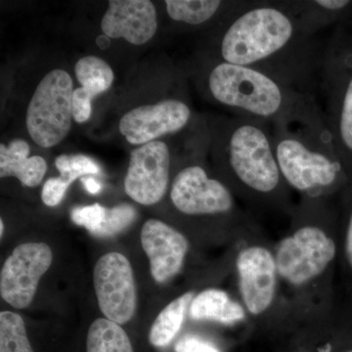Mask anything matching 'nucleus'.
<instances>
[{
    "mask_svg": "<svg viewBox=\"0 0 352 352\" xmlns=\"http://www.w3.org/2000/svg\"><path fill=\"white\" fill-rule=\"evenodd\" d=\"M324 50L325 44L303 31L284 1H248L215 29L204 54L312 94Z\"/></svg>",
    "mask_w": 352,
    "mask_h": 352,
    "instance_id": "obj_1",
    "label": "nucleus"
},
{
    "mask_svg": "<svg viewBox=\"0 0 352 352\" xmlns=\"http://www.w3.org/2000/svg\"><path fill=\"white\" fill-rule=\"evenodd\" d=\"M273 249L298 331L319 327L331 318V277L340 251L330 199L300 198Z\"/></svg>",
    "mask_w": 352,
    "mask_h": 352,
    "instance_id": "obj_2",
    "label": "nucleus"
},
{
    "mask_svg": "<svg viewBox=\"0 0 352 352\" xmlns=\"http://www.w3.org/2000/svg\"><path fill=\"white\" fill-rule=\"evenodd\" d=\"M206 122L214 173L234 195L252 207L291 217L296 204L277 163L272 126L240 116Z\"/></svg>",
    "mask_w": 352,
    "mask_h": 352,
    "instance_id": "obj_3",
    "label": "nucleus"
},
{
    "mask_svg": "<svg viewBox=\"0 0 352 352\" xmlns=\"http://www.w3.org/2000/svg\"><path fill=\"white\" fill-rule=\"evenodd\" d=\"M208 144L206 129L180 157L168 190V201L187 236L191 231L201 242L230 248L261 228L240 208L231 189L208 168Z\"/></svg>",
    "mask_w": 352,
    "mask_h": 352,
    "instance_id": "obj_4",
    "label": "nucleus"
},
{
    "mask_svg": "<svg viewBox=\"0 0 352 352\" xmlns=\"http://www.w3.org/2000/svg\"><path fill=\"white\" fill-rule=\"evenodd\" d=\"M196 82L201 91L236 116L277 124L327 122L314 94L300 91L258 69L201 55Z\"/></svg>",
    "mask_w": 352,
    "mask_h": 352,
    "instance_id": "obj_5",
    "label": "nucleus"
},
{
    "mask_svg": "<svg viewBox=\"0 0 352 352\" xmlns=\"http://www.w3.org/2000/svg\"><path fill=\"white\" fill-rule=\"evenodd\" d=\"M272 138L284 180L300 198L331 199L351 186L327 122L274 124Z\"/></svg>",
    "mask_w": 352,
    "mask_h": 352,
    "instance_id": "obj_6",
    "label": "nucleus"
},
{
    "mask_svg": "<svg viewBox=\"0 0 352 352\" xmlns=\"http://www.w3.org/2000/svg\"><path fill=\"white\" fill-rule=\"evenodd\" d=\"M273 243L261 229L229 248L234 293L244 307L252 328L298 331L285 298Z\"/></svg>",
    "mask_w": 352,
    "mask_h": 352,
    "instance_id": "obj_7",
    "label": "nucleus"
},
{
    "mask_svg": "<svg viewBox=\"0 0 352 352\" xmlns=\"http://www.w3.org/2000/svg\"><path fill=\"white\" fill-rule=\"evenodd\" d=\"M320 76L329 129L352 186V32L346 25L335 27L325 43Z\"/></svg>",
    "mask_w": 352,
    "mask_h": 352,
    "instance_id": "obj_8",
    "label": "nucleus"
},
{
    "mask_svg": "<svg viewBox=\"0 0 352 352\" xmlns=\"http://www.w3.org/2000/svg\"><path fill=\"white\" fill-rule=\"evenodd\" d=\"M74 82L69 73L53 69L41 78L25 113V127L39 147H54L68 136L74 122Z\"/></svg>",
    "mask_w": 352,
    "mask_h": 352,
    "instance_id": "obj_9",
    "label": "nucleus"
},
{
    "mask_svg": "<svg viewBox=\"0 0 352 352\" xmlns=\"http://www.w3.org/2000/svg\"><path fill=\"white\" fill-rule=\"evenodd\" d=\"M193 120L188 101L175 95L127 111L120 118L119 131L129 144L138 147L180 133L193 124Z\"/></svg>",
    "mask_w": 352,
    "mask_h": 352,
    "instance_id": "obj_10",
    "label": "nucleus"
},
{
    "mask_svg": "<svg viewBox=\"0 0 352 352\" xmlns=\"http://www.w3.org/2000/svg\"><path fill=\"white\" fill-rule=\"evenodd\" d=\"M173 173V152L166 141L138 146L129 157L124 191L140 205H156L168 195Z\"/></svg>",
    "mask_w": 352,
    "mask_h": 352,
    "instance_id": "obj_11",
    "label": "nucleus"
},
{
    "mask_svg": "<svg viewBox=\"0 0 352 352\" xmlns=\"http://www.w3.org/2000/svg\"><path fill=\"white\" fill-rule=\"evenodd\" d=\"M94 286L98 307L105 318L124 325L138 307L135 278L131 261L120 252H111L97 261Z\"/></svg>",
    "mask_w": 352,
    "mask_h": 352,
    "instance_id": "obj_12",
    "label": "nucleus"
},
{
    "mask_svg": "<svg viewBox=\"0 0 352 352\" xmlns=\"http://www.w3.org/2000/svg\"><path fill=\"white\" fill-rule=\"evenodd\" d=\"M52 261V250L46 243L27 242L17 245L0 272L2 300L16 309L29 307Z\"/></svg>",
    "mask_w": 352,
    "mask_h": 352,
    "instance_id": "obj_13",
    "label": "nucleus"
},
{
    "mask_svg": "<svg viewBox=\"0 0 352 352\" xmlns=\"http://www.w3.org/2000/svg\"><path fill=\"white\" fill-rule=\"evenodd\" d=\"M140 240L156 283H170L184 271L192 240L182 229L164 220L148 219L141 229Z\"/></svg>",
    "mask_w": 352,
    "mask_h": 352,
    "instance_id": "obj_14",
    "label": "nucleus"
},
{
    "mask_svg": "<svg viewBox=\"0 0 352 352\" xmlns=\"http://www.w3.org/2000/svg\"><path fill=\"white\" fill-rule=\"evenodd\" d=\"M159 22L156 6L150 0H110L101 21L108 38H122L143 45L156 36Z\"/></svg>",
    "mask_w": 352,
    "mask_h": 352,
    "instance_id": "obj_15",
    "label": "nucleus"
},
{
    "mask_svg": "<svg viewBox=\"0 0 352 352\" xmlns=\"http://www.w3.org/2000/svg\"><path fill=\"white\" fill-rule=\"evenodd\" d=\"M188 316L193 321L212 322L224 328L254 329L235 293L219 287H208L197 292Z\"/></svg>",
    "mask_w": 352,
    "mask_h": 352,
    "instance_id": "obj_16",
    "label": "nucleus"
},
{
    "mask_svg": "<svg viewBox=\"0 0 352 352\" xmlns=\"http://www.w3.org/2000/svg\"><path fill=\"white\" fill-rule=\"evenodd\" d=\"M75 74L80 87L74 90V120L83 124L91 117L92 101L95 97L112 87L115 74L105 60L92 55L80 58L76 62Z\"/></svg>",
    "mask_w": 352,
    "mask_h": 352,
    "instance_id": "obj_17",
    "label": "nucleus"
},
{
    "mask_svg": "<svg viewBox=\"0 0 352 352\" xmlns=\"http://www.w3.org/2000/svg\"><path fill=\"white\" fill-rule=\"evenodd\" d=\"M284 4L310 36L330 25L352 27L351 0H289Z\"/></svg>",
    "mask_w": 352,
    "mask_h": 352,
    "instance_id": "obj_18",
    "label": "nucleus"
},
{
    "mask_svg": "<svg viewBox=\"0 0 352 352\" xmlns=\"http://www.w3.org/2000/svg\"><path fill=\"white\" fill-rule=\"evenodd\" d=\"M248 1L220 0H166V14L176 24L190 29H198L215 23L221 25Z\"/></svg>",
    "mask_w": 352,
    "mask_h": 352,
    "instance_id": "obj_19",
    "label": "nucleus"
},
{
    "mask_svg": "<svg viewBox=\"0 0 352 352\" xmlns=\"http://www.w3.org/2000/svg\"><path fill=\"white\" fill-rule=\"evenodd\" d=\"M29 143L13 139L8 145L0 144V177H16L24 186L36 187L43 182L47 164L41 156L30 157Z\"/></svg>",
    "mask_w": 352,
    "mask_h": 352,
    "instance_id": "obj_20",
    "label": "nucleus"
},
{
    "mask_svg": "<svg viewBox=\"0 0 352 352\" xmlns=\"http://www.w3.org/2000/svg\"><path fill=\"white\" fill-rule=\"evenodd\" d=\"M196 294V289H187L162 309L150 330L149 340L152 346L166 347L173 342L184 325Z\"/></svg>",
    "mask_w": 352,
    "mask_h": 352,
    "instance_id": "obj_21",
    "label": "nucleus"
},
{
    "mask_svg": "<svg viewBox=\"0 0 352 352\" xmlns=\"http://www.w3.org/2000/svg\"><path fill=\"white\" fill-rule=\"evenodd\" d=\"M87 352H134L131 340L122 325L98 318L88 328Z\"/></svg>",
    "mask_w": 352,
    "mask_h": 352,
    "instance_id": "obj_22",
    "label": "nucleus"
},
{
    "mask_svg": "<svg viewBox=\"0 0 352 352\" xmlns=\"http://www.w3.org/2000/svg\"><path fill=\"white\" fill-rule=\"evenodd\" d=\"M0 352H34L24 319L16 312H0Z\"/></svg>",
    "mask_w": 352,
    "mask_h": 352,
    "instance_id": "obj_23",
    "label": "nucleus"
},
{
    "mask_svg": "<svg viewBox=\"0 0 352 352\" xmlns=\"http://www.w3.org/2000/svg\"><path fill=\"white\" fill-rule=\"evenodd\" d=\"M55 166L59 171L62 182L71 186L78 178L99 175L100 166L91 157L85 155H60L55 160Z\"/></svg>",
    "mask_w": 352,
    "mask_h": 352,
    "instance_id": "obj_24",
    "label": "nucleus"
},
{
    "mask_svg": "<svg viewBox=\"0 0 352 352\" xmlns=\"http://www.w3.org/2000/svg\"><path fill=\"white\" fill-rule=\"evenodd\" d=\"M135 215V210L129 205L107 208L105 221L96 235L111 236L120 232L133 221Z\"/></svg>",
    "mask_w": 352,
    "mask_h": 352,
    "instance_id": "obj_25",
    "label": "nucleus"
},
{
    "mask_svg": "<svg viewBox=\"0 0 352 352\" xmlns=\"http://www.w3.org/2000/svg\"><path fill=\"white\" fill-rule=\"evenodd\" d=\"M107 208L99 204L74 208L72 219L78 226L85 227L90 232L96 234L100 230L106 219Z\"/></svg>",
    "mask_w": 352,
    "mask_h": 352,
    "instance_id": "obj_26",
    "label": "nucleus"
},
{
    "mask_svg": "<svg viewBox=\"0 0 352 352\" xmlns=\"http://www.w3.org/2000/svg\"><path fill=\"white\" fill-rule=\"evenodd\" d=\"M175 352H222L217 344L196 333L183 336L175 344Z\"/></svg>",
    "mask_w": 352,
    "mask_h": 352,
    "instance_id": "obj_27",
    "label": "nucleus"
},
{
    "mask_svg": "<svg viewBox=\"0 0 352 352\" xmlns=\"http://www.w3.org/2000/svg\"><path fill=\"white\" fill-rule=\"evenodd\" d=\"M69 186L60 177H51L43 184L41 200L47 207H56L66 195Z\"/></svg>",
    "mask_w": 352,
    "mask_h": 352,
    "instance_id": "obj_28",
    "label": "nucleus"
},
{
    "mask_svg": "<svg viewBox=\"0 0 352 352\" xmlns=\"http://www.w3.org/2000/svg\"><path fill=\"white\" fill-rule=\"evenodd\" d=\"M346 192L351 193V198H349V205L347 207L344 232H342V249L344 261L352 272V187H349Z\"/></svg>",
    "mask_w": 352,
    "mask_h": 352,
    "instance_id": "obj_29",
    "label": "nucleus"
},
{
    "mask_svg": "<svg viewBox=\"0 0 352 352\" xmlns=\"http://www.w3.org/2000/svg\"><path fill=\"white\" fill-rule=\"evenodd\" d=\"M82 182L85 185V188L87 189L88 193L97 194L100 192L101 184L96 179H94V177L85 176V177L82 178Z\"/></svg>",
    "mask_w": 352,
    "mask_h": 352,
    "instance_id": "obj_30",
    "label": "nucleus"
},
{
    "mask_svg": "<svg viewBox=\"0 0 352 352\" xmlns=\"http://www.w3.org/2000/svg\"><path fill=\"white\" fill-rule=\"evenodd\" d=\"M4 233V222L3 219H0V235L3 236Z\"/></svg>",
    "mask_w": 352,
    "mask_h": 352,
    "instance_id": "obj_31",
    "label": "nucleus"
},
{
    "mask_svg": "<svg viewBox=\"0 0 352 352\" xmlns=\"http://www.w3.org/2000/svg\"><path fill=\"white\" fill-rule=\"evenodd\" d=\"M293 352H308V351H293Z\"/></svg>",
    "mask_w": 352,
    "mask_h": 352,
    "instance_id": "obj_32",
    "label": "nucleus"
},
{
    "mask_svg": "<svg viewBox=\"0 0 352 352\" xmlns=\"http://www.w3.org/2000/svg\"><path fill=\"white\" fill-rule=\"evenodd\" d=\"M344 352H352V349H349V351H344Z\"/></svg>",
    "mask_w": 352,
    "mask_h": 352,
    "instance_id": "obj_33",
    "label": "nucleus"
}]
</instances>
